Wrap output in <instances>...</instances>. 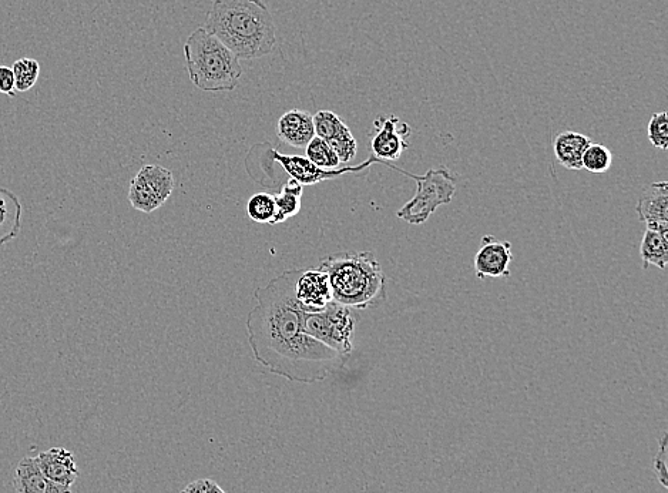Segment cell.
<instances>
[{"mask_svg": "<svg viewBox=\"0 0 668 493\" xmlns=\"http://www.w3.org/2000/svg\"><path fill=\"white\" fill-rule=\"evenodd\" d=\"M301 270H287L254 293L257 307L247 318L255 360L278 377L315 384L341 370L347 358L304 332L305 313L295 297Z\"/></svg>", "mask_w": 668, "mask_h": 493, "instance_id": "6da1fadb", "label": "cell"}, {"mask_svg": "<svg viewBox=\"0 0 668 493\" xmlns=\"http://www.w3.org/2000/svg\"><path fill=\"white\" fill-rule=\"evenodd\" d=\"M204 29L240 60L261 59L277 46V25L263 0H214Z\"/></svg>", "mask_w": 668, "mask_h": 493, "instance_id": "7a4b0ae2", "label": "cell"}, {"mask_svg": "<svg viewBox=\"0 0 668 493\" xmlns=\"http://www.w3.org/2000/svg\"><path fill=\"white\" fill-rule=\"evenodd\" d=\"M330 278L335 303L352 310H367L385 300L386 278L374 254L338 253L320 264Z\"/></svg>", "mask_w": 668, "mask_h": 493, "instance_id": "3957f363", "label": "cell"}, {"mask_svg": "<svg viewBox=\"0 0 668 493\" xmlns=\"http://www.w3.org/2000/svg\"><path fill=\"white\" fill-rule=\"evenodd\" d=\"M191 83L204 92H231L244 70L233 50L204 28H197L184 43Z\"/></svg>", "mask_w": 668, "mask_h": 493, "instance_id": "277c9868", "label": "cell"}, {"mask_svg": "<svg viewBox=\"0 0 668 493\" xmlns=\"http://www.w3.org/2000/svg\"><path fill=\"white\" fill-rule=\"evenodd\" d=\"M402 173L412 177L418 184L415 196L396 213V216L406 223L414 226L424 224L439 207L451 203L455 197L456 181L448 167L441 166L439 169L428 170L425 176H414L406 171Z\"/></svg>", "mask_w": 668, "mask_h": 493, "instance_id": "5b68a950", "label": "cell"}, {"mask_svg": "<svg viewBox=\"0 0 668 493\" xmlns=\"http://www.w3.org/2000/svg\"><path fill=\"white\" fill-rule=\"evenodd\" d=\"M357 317L352 308L332 301L324 310L307 311L304 332L347 358L354 350Z\"/></svg>", "mask_w": 668, "mask_h": 493, "instance_id": "8992f818", "label": "cell"}, {"mask_svg": "<svg viewBox=\"0 0 668 493\" xmlns=\"http://www.w3.org/2000/svg\"><path fill=\"white\" fill-rule=\"evenodd\" d=\"M176 181L166 167L144 166L134 176L129 189V201L133 209L150 214L166 204L173 194Z\"/></svg>", "mask_w": 668, "mask_h": 493, "instance_id": "52a82bcc", "label": "cell"}, {"mask_svg": "<svg viewBox=\"0 0 668 493\" xmlns=\"http://www.w3.org/2000/svg\"><path fill=\"white\" fill-rule=\"evenodd\" d=\"M411 132V126L402 123L396 116L378 117L374 122V136L371 137V152L374 153L375 159L396 169L388 162L401 159L409 147L408 137L411 136Z\"/></svg>", "mask_w": 668, "mask_h": 493, "instance_id": "ba28073f", "label": "cell"}, {"mask_svg": "<svg viewBox=\"0 0 668 493\" xmlns=\"http://www.w3.org/2000/svg\"><path fill=\"white\" fill-rule=\"evenodd\" d=\"M312 120H314L315 136L330 144L341 164L355 159L358 152L357 140L338 114L330 110H320L312 116Z\"/></svg>", "mask_w": 668, "mask_h": 493, "instance_id": "9c48e42d", "label": "cell"}, {"mask_svg": "<svg viewBox=\"0 0 668 493\" xmlns=\"http://www.w3.org/2000/svg\"><path fill=\"white\" fill-rule=\"evenodd\" d=\"M512 261V244L509 241L498 240L489 234L482 238L478 253L473 260L476 277L479 280L509 278Z\"/></svg>", "mask_w": 668, "mask_h": 493, "instance_id": "30bf717a", "label": "cell"}, {"mask_svg": "<svg viewBox=\"0 0 668 493\" xmlns=\"http://www.w3.org/2000/svg\"><path fill=\"white\" fill-rule=\"evenodd\" d=\"M273 160H277L284 167V170L290 174L292 179L297 180L301 186H314V184L321 183V181L331 180L345 173H358L362 169H367L372 163L379 162L375 157H372V159H369L362 166L345 167V169L337 170H322L320 167L314 166L305 157L287 156V154L274 152Z\"/></svg>", "mask_w": 668, "mask_h": 493, "instance_id": "8fae6325", "label": "cell"}, {"mask_svg": "<svg viewBox=\"0 0 668 493\" xmlns=\"http://www.w3.org/2000/svg\"><path fill=\"white\" fill-rule=\"evenodd\" d=\"M295 297L305 311H321L334 301L330 278L320 268L301 271L295 283Z\"/></svg>", "mask_w": 668, "mask_h": 493, "instance_id": "7c38bea8", "label": "cell"}, {"mask_svg": "<svg viewBox=\"0 0 668 493\" xmlns=\"http://www.w3.org/2000/svg\"><path fill=\"white\" fill-rule=\"evenodd\" d=\"M636 213L641 223L646 224L647 230L668 236V184L667 181L651 184L644 191L636 204Z\"/></svg>", "mask_w": 668, "mask_h": 493, "instance_id": "4fadbf2b", "label": "cell"}, {"mask_svg": "<svg viewBox=\"0 0 668 493\" xmlns=\"http://www.w3.org/2000/svg\"><path fill=\"white\" fill-rule=\"evenodd\" d=\"M35 462L43 475L57 485L72 488L79 478L75 455L65 448H52L49 451L40 452L38 456H35Z\"/></svg>", "mask_w": 668, "mask_h": 493, "instance_id": "5bb4252c", "label": "cell"}, {"mask_svg": "<svg viewBox=\"0 0 668 493\" xmlns=\"http://www.w3.org/2000/svg\"><path fill=\"white\" fill-rule=\"evenodd\" d=\"M277 136L287 146L305 150L315 137L314 120L300 109L288 110L277 123Z\"/></svg>", "mask_w": 668, "mask_h": 493, "instance_id": "9a60e30c", "label": "cell"}, {"mask_svg": "<svg viewBox=\"0 0 668 493\" xmlns=\"http://www.w3.org/2000/svg\"><path fill=\"white\" fill-rule=\"evenodd\" d=\"M16 493H72V488L57 485L40 471L35 458L26 456L16 466L12 481Z\"/></svg>", "mask_w": 668, "mask_h": 493, "instance_id": "2e32d148", "label": "cell"}, {"mask_svg": "<svg viewBox=\"0 0 668 493\" xmlns=\"http://www.w3.org/2000/svg\"><path fill=\"white\" fill-rule=\"evenodd\" d=\"M592 143V139L582 133L562 132L557 134L553 142L557 162L567 170H582L583 154Z\"/></svg>", "mask_w": 668, "mask_h": 493, "instance_id": "e0dca14e", "label": "cell"}, {"mask_svg": "<svg viewBox=\"0 0 668 493\" xmlns=\"http://www.w3.org/2000/svg\"><path fill=\"white\" fill-rule=\"evenodd\" d=\"M22 203L13 191L0 187V247L15 240L22 230Z\"/></svg>", "mask_w": 668, "mask_h": 493, "instance_id": "ac0fdd59", "label": "cell"}, {"mask_svg": "<svg viewBox=\"0 0 668 493\" xmlns=\"http://www.w3.org/2000/svg\"><path fill=\"white\" fill-rule=\"evenodd\" d=\"M640 256L643 260V268L647 270L650 266H656L660 270H666L668 263V240L657 231H644L641 240Z\"/></svg>", "mask_w": 668, "mask_h": 493, "instance_id": "d6986e66", "label": "cell"}, {"mask_svg": "<svg viewBox=\"0 0 668 493\" xmlns=\"http://www.w3.org/2000/svg\"><path fill=\"white\" fill-rule=\"evenodd\" d=\"M274 197L275 204H277V216H275L274 224L284 223V221L300 213L302 186L297 180L291 179L288 183H285L280 194Z\"/></svg>", "mask_w": 668, "mask_h": 493, "instance_id": "ffe728a7", "label": "cell"}, {"mask_svg": "<svg viewBox=\"0 0 668 493\" xmlns=\"http://www.w3.org/2000/svg\"><path fill=\"white\" fill-rule=\"evenodd\" d=\"M305 153H307V159L322 170H337L341 166L337 153L321 137L315 136L305 147Z\"/></svg>", "mask_w": 668, "mask_h": 493, "instance_id": "44dd1931", "label": "cell"}, {"mask_svg": "<svg viewBox=\"0 0 668 493\" xmlns=\"http://www.w3.org/2000/svg\"><path fill=\"white\" fill-rule=\"evenodd\" d=\"M247 214L254 223L274 226L277 204L273 194L258 193L248 200Z\"/></svg>", "mask_w": 668, "mask_h": 493, "instance_id": "7402d4cb", "label": "cell"}, {"mask_svg": "<svg viewBox=\"0 0 668 493\" xmlns=\"http://www.w3.org/2000/svg\"><path fill=\"white\" fill-rule=\"evenodd\" d=\"M13 75H15L16 92H29L38 82L40 75V65L38 60L23 57L13 63Z\"/></svg>", "mask_w": 668, "mask_h": 493, "instance_id": "603a6c76", "label": "cell"}, {"mask_svg": "<svg viewBox=\"0 0 668 493\" xmlns=\"http://www.w3.org/2000/svg\"><path fill=\"white\" fill-rule=\"evenodd\" d=\"M612 164L613 154L604 144L592 143L583 154L582 167L590 173H606Z\"/></svg>", "mask_w": 668, "mask_h": 493, "instance_id": "cb8c5ba5", "label": "cell"}, {"mask_svg": "<svg viewBox=\"0 0 668 493\" xmlns=\"http://www.w3.org/2000/svg\"><path fill=\"white\" fill-rule=\"evenodd\" d=\"M650 143L661 150L668 147V119L667 112L654 113L647 127Z\"/></svg>", "mask_w": 668, "mask_h": 493, "instance_id": "d4e9b609", "label": "cell"}, {"mask_svg": "<svg viewBox=\"0 0 668 493\" xmlns=\"http://www.w3.org/2000/svg\"><path fill=\"white\" fill-rule=\"evenodd\" d=\"M653 468L654 472H656L657 479L660 481V484L663 485V488H668L666 434H664L663 438L660 439L659 449H657V454L654 456Z\"/></svg>", "mask_w": 668, "mask_h": 493, "instance_id": "484cf974", "label": "cell"}, {"mask_svg": "<svg viewBox=\"0 0 668 493\" xmlns=\"http://www.w3.org/2000/svg\"><path fill=\"white\" fill-rule=\"evenodd\" d=\"M180 493H226V491L213 479L203 478L191 482Z\"/></svg>", "mask_w": 668, "mask_h": 493, "instance_id": "4316f807", "label": "cell"}, {"mask_svg": "<svg viewBox=\"0 0 668 493\" xmlns=\"http://www.w3.org/2000/svg\"><path fill=\"white\" fill-rule=\"evenodd\" d=\"M0 93L16 97L15 75H13L12 67L0 66Z\"/></svg>", "mask_w": 668, "mask_h": 493, "instance_id": "83f0119b", "label": "cell"}]
</instances>
